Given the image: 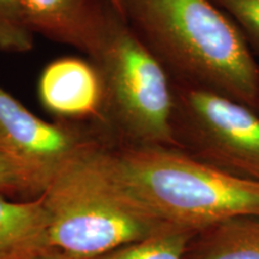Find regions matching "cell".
<instances>
[{
    "mask_svg": "<svg viewBox=\"0 0 259 259\" xmlns=\"http://www.w3.org/2000/svg\"><path fill=\"white\" fill-rule=\"evenodd\" d=\"M37 96L56 121L90 125L96 130L101 120L102 82L90 60L64 57L51 61L38 77Z\"/></svg>",
    "mask_w": 259,
    "mask_h": 259,
    "instance_id": "cell-7",
    "label": "cell"
},
{
    "mask_svg": "<svg viewBox=\"0 0 259 259\" xmlns=\"http://www.w3.org/2000/svg\"><path fill=\"white\" fill-rule=\"evenodd\" d=\"M0 139L18 157L50 179L65 162L103 141L90 125L41 119L2 87Z\"/></svg>",
    "mask_w": 259,
    "mask_h": 259,
    "instance_id": "cell-6",
    "label": "cell"
},
{
    "mask_svg": "<svg viewBox=\"0 0 259 259\" xmlns=\"http://www.w3.org/2000/svg\"><path fill=\"white\" fill-rule=\"evenodd\" d=\"M124 16L168 73L259 112V65L213 0H124Z\"/></svg>",
    "mask_w": 259,
    "mask_h": 259,
    "instance_id": "cell-1",
    "label": "cell"
},
{
    "mask_svg": "<svg viewBox=\"0 0 259 259\" xmlns=\"http://www.w3.org/2000/svg\"><path fill=\"white\" fill-rule=\"evenodd\" d=\"M193 235L194 233L171 227L95 259H184Z\"/></svg>",
    "mask_w": 259,
    "mask_h": 259,
    "instance_id": "cell-12",
    "label": "cell"
},
{
    "mask_svg": "<svg viewBox=\"0 0 259 259\" xmlns=\"http://www.w3.org/2000/svg\"><path fill=\"white\" fill-rule=\"evenodd\" d=\"M22 9L32 34L72 47L88 58L114 10L107 0H22Z\"/></svg>",
    "mask_w": 259,
    "mask_h": 259,
    "instance_id": "cell-8",
    "label": "cell"
},
{
    "mask_svg": "<svg viewBox=\"0 0 259 259\" xmlns=\"http://www.w3.org/2000/svg\"><path fill=\"white\" fill-rule=\"evenodd\" d=\"M184 259H259V216H236L197 233Z\"/></svg>",
    "mask_w": 259,
    "mask_h": 259,
    "instance_id": "cell-10",
    "label": "cell"
},
{
    "mask_svg": "<svg viewBox=\"0 0 259 259\" xmlns=\"http://www.w3.org/2000/svg\"><path fill=\"white\" fill-rule=\"evenodd\" d=\"M34 259H89V258L78 257V255L70 254L67 253V252H63V251L56 250V248H52V250L45 252V253L40 254L38 257Z\"/></svg>",
    "mask_w": 259,
    "mask_h": 259,
    "instance_id": "cell-15",
    "label": "cell"
},
{
    "mask_svg": "<svg viewBox=\"0 0 259 259\" xmlns=\"http://www.w3.org/2000/svg\"><path fill=\"white\" fill-rule=\"evenodd\" d=\"M89 60L102 82V114L96 130L105 141L113 135L120 145L180 148L169 73L114 10Z\"/></svg>",
    "mask_w": 259,
    "mask_h": 259,
    "instance_id": "cell-4",
    "label": "cell"
},
{
    "mask_svg": "<svg viewBox=\"0 0 259 259\" xmlns=\"http://www.w3.org/2000/svg\"><path fill=\"white\" fill-rule=\"evenodd\" d=\"M41 197L52 248L78 257L99 258L171 228L131 190L105 141L58 168Z\"/></svg>",
    "mask_w": 259,
    "mask_h": 259,
    "instance_id": "cell-2",
    "label": "cell"
},
{
    "mask_svg": "<svg viewBox=\"0 0 259 259\" xmlns=\"http://www.w3.org/2000/svg\"><path fill=\"white\" fill-rule=\"evenodd\" d=\"M50 250V219L42 197L0 194V259H34Z\"/></svg>",
    "mask_w": 259,
    "mask_h": 259,
    "instance_id": "cell-9",
    "label": "cell"
},
{
    "mask_svg": "<svg viewBox=\"0 0 259 259\" xmlns=\"http://www.w3.org/2000/svg\"><path fill=\"white\" fill-rule=\"evenodd\" d=\"M34 47V34L23 17L22 0H0V50L27 53Z\"/></svg>",
    "mask_w": 259,
    "mask_h": 259,
    "instance_id": "cell-13",
    "label": "cell"
},
{
    "mask_svg": "<svg viewBox=\"0 0 259 259\" xmlns=\"http://www.w3.org/2000/svg\"><path fill=\"white\" fill-rule=\"evenodd\" d=\"M240 29L246 40L259 47V0H213Z\"/></svg>",
    "mask_w": 259,
    "mask_h": 259,
    "instance_id": "cell-14",
    "label": "cell"
},
{
    "mask_svg": "<svg viewBox=\"0 0 259 259\" xmlns=\"http://www.w3.org/2000/svg\"><path fill=\"white\" fill-rule=\"evenodd\" d=\"M50 178L30 166L0 139V194L30 199L41 196Z\"/></svg>",
    "mask_w": 259,
    "mask_h": 259,
    "instance_id": "cell-11",
    "label": "cell"
},
{
    "mask_svg": "<svg viewBox=\"0 0 259 259\" xmlns=\"http://www.w3.org/2000/svg\"><path fill=\"white\" fill-rule=\"evenodd\" d=\"M180 148L242 179L259 183V113L212 90L184 85L176 94Z\"/></svg>",
    "mask_w": 259,
    "mask_h": 259,
    "instance_id": "cell-5",
    "label": "cell"
},
{
    "mask_svg": "<svg viewBox=\"0 0 259 259\" xmlns=\"http://www.w3.org/2000/svg\"><path fill=\"white\" fill-rule=\"evenodd\" d=\"M121 176L162 222L191 233L236 216H259V183L170 147H113Z\"/></svg>",
    "mask_w": 259,
    "mask_h": 259,
    "instance_id": "cell-3",
    "label": "cell"
},
{
    "mask_svg": "<svg viewBox=\"0 0 259 259\" xmlns=\"http://www.w3.org/2000/svg\"><path fill=\"white\" fill-rule=\"evenodd\" d=\"M108 4L115 10L116 14H119L122 18H125L124 16V0H107Z\"/></svg>",
    "mask_w": 259,
    "mask_h": 259,
    "instance_id": "cell-16",
    "label": "cell"
}]
</instances>
